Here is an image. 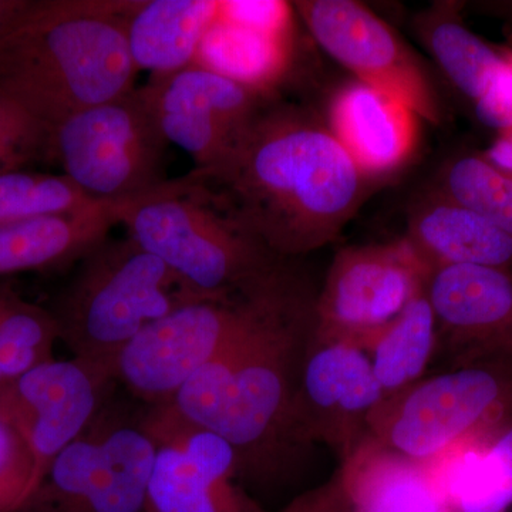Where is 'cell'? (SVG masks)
I'll use <instances>...</instances> for the list:
<instances>
[{"mask_svg": "<svg viewBox=\"0 0 512 512\" xmlns=\"http://www.w3.org/2000/svg\"><path fill=\"white\" fill-rule=\"evenodd\" d=\"M191 174L222 210L284 259L335 241L373 184L325 120L274 97L224 164Z\"/></svg>", "mask_w": 512, "mask_h": 512, "instance_id": "cell-1", "label": "cell"}, {"mask_svg": "<svg viewBox=\"0 0 512 512\" xmlns=\"http://www.w3.org/2000/svg\"><path fill=\"white\" fill-rule=\"evenodd\" d=\"M313 328L315 301L285 265L256 289L234 338L156 407L227 440L239 477L274 476L303 447L295 400Z\"/></svg>", "mask_w": 512, "mask_h": 512, "instance_id": "cell-2", "label": "cell"}, {"mask_svg": "<svg viewBox=\"0 0 512 512\" xmlns=\"http://www.w3.org/2000/svg\"><path fill=\"white\" fill-rule=\"evenodd\" d=\"M131 2L33 0L0 36V86L49 127L136 89Z\"/></svg>", "mask_w": 512, "mask_h": 512, "instance_id": "cell-3", "label": "cell"}, {"mask_svg": "<svg viewBox=\"0 0 512 512\" xmlns=\"http://www.w3.org/2000/svg\"><path fill=\"white\" fill-rule=\"evenodd\" d=\"M205 296L126 235L94 245L47 309L72 357L116 373L120 353L147 326Z\"/></svg>", "mask_w": 512, "mask_h": 512, "instance_id": "cell-4", "label": "cell"}, {"mask_svg": "<svg viewBox=\"0 0 512 512\" xmlns=\"http://www.w3.org/2000/svg\"><path fill=\"white\" fill-rule=\"evenodd\" d=\"M120 225L127 237L205 295L248 291L285 265L222 210L191 173L128 202Z\"/></svg>", "mask_w": 512, "mask_h": 512, "instance_id": "cell-5", "label": "cell"}, {"mask_svg": "<svg viewBox=\"0 0 512 512\" xmlns=\"http://www.w3.org/2000/svg\"><path fill=\"white\" fill-rule=\"evenodd\" d=\"M168 146L144 87L50 127V161L94 201L137 200L157 190L168 181Z\"/></svg>", "mask_w": 512, "mask_h": 512, "instance_id": "cell-6", "label": "cell"}, {"mask_svg": "<svg viewBox=\"0 0 512 512\" xmlns=\"http://www.w3.org/2000/svg\"><path fill=\"white\" fill-rule=\"evenodd\" d=\"M511 413L512 362L454 367L384 400L367 423V436L429 463L490 433Z\"/></svg>", "mask_w": 512, "mask_h": 512, "instance_id": "cell-7", "label": "cell"}, {"mask_svg": "<svg viewBox=\"0 0 512 512\" xmlns=\"http://www.w3.org/2000/svg\"><path fill=\"white\" fill-rule=\"evenodd\" d=\"M156 453L143 413L111 399L18 512H144Z\"/></svg>", "mask_w": 512, "mask_h": 512, "instance_id": "cell-8", "label": "cell"}, {"mask_svg": "<svg viewBox=\"0 0 512 512\" xmlns=\"http://www.w3.org/2000/svg\"><path fill=\"white\" fill-rule=\"evenodd\" d=\"M262 284L244 292L205 296L151 323L120 353L117 383L147 407L170 402L234 338Z\"/></svg>", "mask_w": 512, "mask_h": 512, "instance_id": "cell-9", "label": "cell"}, {"mask_svg": "<svg viewBox=\"0 0 512 512\" xmlns=\"http://www.w3.org/2000/svg\"><path fill=\"white\" fill-rule=\"evenodd\" d=\"M429 274L404 238L342 249L315 301L313 333L366 350L424 291Z\"/></svg>", "mask_w": 512, "mask_h": 512, "instance_id": "cell-10", "label": "cell"}, {"mask_svg": "<svg viewBox=\"0 0 512 512\" xmlns=\"http://www.w3.org/2000/svg\"><path fill=\"white\" fill-rule=\"evenodd\" d=\"M293 9L316 43L357 82L403 101L420 120L441 123L440 94L426 64L367 6L356 0H301Z\"/></svg>", "mask_w": 512, "mask_h": 512, "instance_id": "cell-11", "label": "cell"}, {"mask_svg": "<svg viewBox=\"0 0 512 512\" xmlns=\"http://www.w3.org/2000/svg\"><path fill=\"white\" fill-rule=\"evenodd\" d=\"M143 87L165 140L198 171L224 164L272 97L200 63Z\"/></svg>", "mask_w": 512, "mask_h": 512, "instance_id": "cell-12", "label": "cell"}, {"mask_svg": "<svg viewBox=\"0 0 512 512\" xmlns=\"http://www.w3.org/2000/svg\"><path fill=\"white\" fill-rule=\"evenodd\" d=\"M116 383L110 367L53 357L0 389V406L18 424L32 451L35 488L52 461L103 412Z\"/></svg>", "mask_w": 512, "mask_h": 512, "instance_id": "cell-13", "label": "cell"}, {"mask_svg": "<svg viewBox=\"0 0 512 512\" xmlns=\"http://www.w3.org/2000/svg\"><path fill=\"white\" fill-rule=\"evenodd\" d=\"M143 416L157 443L144 512H262L237 484V454L227 440L161 407Z\"/></svg>", "mask_w": 512, "mask_h": 512, "instance_id": "cell-14", "label": "cell"}, {"mask_svg": "<svg viewBox=\"0 0 512 512\" xmlns=\"http://www.w3.org/2000/svg\"><path fill=\"white\" fill-rule=\"evenodd\" d=\"M383 402L365 350L319 339L312 332L295 400L296 431L303 446L323 443L346 460L367 436V423Z\"/></svg>", "mask_w": 512, "mask_h": 512, "instance_id": "cell-15", "label": "cell"}, {"mask_svg": "<svg viewBox=\"0 0 512 512\" xmlns=\"http://www.w3.org/2000/svg\"><path fill=\"white\" fill-rule=\"evenodd\" d=\"M426 295L453 369L512 362V271L439 266L430 271Z\"/></svg>", "mask_w": 512, "mask_h": 512, "instance_id": "cell-16", "label": "cell"}, {"mask_svg": "<svg viewBox=\"0 0 512 512\" xmlns=\"http://www.w3.org/2000/svg\"><path fill=\"white\" fill-rule=\"evenodd\" d=\"M420 117L403 101L353 80L333 94L326 123L370 181L409 163Z\"/></svg>", "mask_w": 512, "mask_h": 512, "instance_id": "cell-17", "label": "cell"}, {"mask_svg": "<svg viewBox=\"0 0 512 512\" xmlns=\"http://www.w3.org/2000/svg\"><path fill=\"white\" fill-rule=\"evenodd\" d=\"M128 202H97L69 214L0 225V279L77 264L120 225Z\"/></svg>", "mask_w": 512, "mask_h": 512, "instance_id": "cell-18", "label": "cell"}, {"mask_svg": "<svg viewBox=\"0 0 512 512\" xmlns=\"http://www.w3.org/2000/svg\"><path fill=\"white\" fill-rule=\"evenodd\" d=\"M403 238L430 271L446 265L512 271V237L436 190L413 205Z\"/></svg>", "mask_w": 512, "mask_h": 512, "instance_id": "cell-19", "label": "cell"}, {"mask_svg": "<svg viewBox=\"0 0 512 512\" xmlns=\"http://www.w3.org/2000/svg\"><path fill=\"white\" fill-rule=\"evenodd\" d=\"M339 480L353 512H450L429 464L370 436L342 461Z\"/></svg>", "mask_w": 512, "mask_h": 512, "instance_id": "cell-20", "label": "cell"}, {"mask_svg": "<svg viewBox=\"0 0 512 512\" xmlns=\"http://www.w3.org/2000/svg\"><path fill=\"white\" fill-rule=\"evenodd\" d=\"M220 13L215 0H133L126 33L137 72L163 77L197 63Z\"/></svg>", "mask_w": 512, "mask_h": 512, "instance_id": "cell-21", "label": "cell"}, {"mask_svg": "<svg viewBox=\"0 0 512 512\" xmlns=\"http://www.w3.org/2000/svg\"><path fill=\"white\" fill-rule=\"evenodd\" d=\"M450 512L512 507V413L490 433L429 461Z\"/></svg>", "mask_w": 512, "mask_h": 512, "instance_id": "cell-22", "label": "cell"}, {"mask_svg": "<svg viewBox=\"0 0 512 512\" xmlns=\"http://www.w3.org/2000/svg\"><path fill=\"white\" fill-rule=\"evenodd\" d=\"M461 3L436 2L416 18V32L447 79L474 104L487 93L504 63L495 50L464 25Z\"/></svg>", "mask_w": 512, "mask_h": 512, "instance_id": "cell-23", "label": "cell"}, {"mask_svg": "<svg viewBox=\"0 0 512 512\" xmlns=\"http://www.w3.org/2000/svg\"><path fill=\"white\" fill-rule=\"evenodd\" d=\"M437 348L436 318L424 288L365 350L384 400L419 382Z\"/></svg>", "mask_w": 512, "mask_h": 512, "instance_id": "cell-24", "label": "cell"}, {"mask_svg": "<svg viewBox=\"0 0 512 512\" xmlns=\"http://www.w3.org/2000/svg\"><path fill=\"white\" fill-rule=\"evenodd\" d=\"M204 52L205 63L200 64L256 90L272 93L291 63V37L245 28L221 18L220 13L202 43L200 55Z\"/></svg>", "mask_w": 512, "mask_h": 512, "instance_id": "cell-25", "label": "cell"}, {"mask_svg": "<svg viewBox=\"0 0 512 512\" xmlns=\"http://www.w3.org/2000/svg\"><path fill=\"white\" fill-rule=\"evenodd\" d=\"M57 329L49 309L28 301L0 279V389L53 359Z\"/></svg>", "mask_w": 512, "mask_h": 512, "instance_id": "cell-26", "label": "cell"}, {"mask_svg": "<svg viewBox=\"0 0 512 512\" xmlns=\"http://www.w3.org/2000/svg\"><path fill=\"white\" fill-rule=\"evenodd\" d=\"M433 190L477 212L512 237V173L495 167L483 154L451 158Z\"/></svg>", "mask_w": 512, "mask_h": 512, "instance_id": "cell-27", "label": "cell"}, {"mask_svg": "<svg viewBox=\"0 0 512 512\" xmlns=\"http://www.w3.org/2000/svg\"><path fill=\"white\" fill-rule=\"evenodd\" d=\"M66 175L19 170L0 174V225L69 214L97 204Z\"/></svg>", "mask_w": 512, "mask_h": 512, "instance_id": "cell-28", "label": "cell"}, {"mask_svg": "<svg viewBox=\"0 0 512 512\" xmlns=\"http://www.w3.org/2000/svg\"><path fill=\"white\" fill-rule=\"evenodd\" d=\"M50 161V127L0 86V174Z\"/></svg>", "mask_w": 512, "mask_h": 512, "instance_id": "cell-29", "label": "cell"}, {"mask_svg": "<svg viewBox=\"0 0 512 512\" xmlns=\"http://www.w3.org/2000/svg\"><path fill=\"white\" fill-rule=\"evenodd\" d=\"M35 488V461L28 441L0 406V512H18Z\"/></svg>", "mask_w": 512, "mask_h": 512, "instance_id": "cell-30", "label": "cell"}, {"mask_svg": "<svg viewBox=\"0 0 512 512\" xmlns=\"http://www.w3.org/2000/svg\"><path fill=\"white\" fill-rule=\"evenodd\" d=\"M503 52V67L487 93L474 104L478 119L498 133L512 128V49Z\"/></svg>", "mask_w": 512, "mask_h": 512, "instance_id": "cell-31", "label": "cell"}, {"mask_svg": "<svg viewBox=\"0 0 512 512\" xmlns=\"http://www.w3.org/2000/svg\"><path fill=\"white\" fill-rule=\"evenodd\" d=\"M284 512H353L339 477L322 490L299 498Z\"/></svg>", "mask_w": 512, "mask_h": 512, "instance_id": "cell-32", "label": "cell"}, {"mask_svg": "<svg viewBox=\"0 0 512 512\" xmlns=\"http://www.w3.org/2000/svg\"><path fill=\"white\" fill-rule=\"evenodd\" d=\"M483 156L495 167L512 173V128L498 133Z\"/></svg>", "mask_w": 512, "mask_h": 512, "instance_id": "cell-33", "label": "cell"}, {"mask_svg": "<svg viewBox=\"0 0 512 512\" xmlns=\"http://www.w3.org/2000/svg\"><path fill=\"white\" fill-rule=\"evenodd\" d=\"M33 0H0V36L23 18Z\"/></svg>", "mask_w": 512, "mask_h": 512, "instance_id": "cell-34", "label": "cell"}, {"mask_svg": "<svg viewBox=\"0 0 512 512\" xmlns=\"http://www.w3.org/2000/svg\"><path fill=\"white\" fill-rule=\"evenodd\" d=\"M484 9L491 10L495 16H500L512 25V2H488L481 3Z\"/></svg>", "mask_w": 512, "mask_h": 512, "instance_id": "cell-35", "label": "cell"}]
</instances>
